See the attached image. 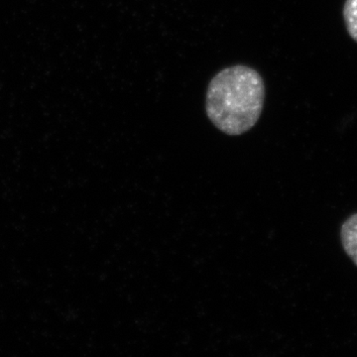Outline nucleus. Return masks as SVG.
Wrapping results in <instances>:
<instances>
[{"label":"nucleus","instance_id":"1","mask_svg":"<svg viewBox=\"0 0 357 357\" xmlns=\"http://www.w3.org/2000/svg\"><path fill=\"white\" fill-rule=\"evenodd\" d=\"M265 100V84L257 70L243 65L227 68L211 79L206 114L229 135H241L257 123Z\"/></svg>","mask_w":357,"mask_h":357},{"label":"nucleus","instance_id":"2","mask_svg":"<svg viewBox=\"0 0 357 357\" xmlns=\"http://www.w3.org/2000/svg\"><path fill=\"white\" fill-rule=\"evenodd\" d=\"M340 241L344 252L357 266V213L351 215L342 223Z\"/></svg>","mask_w":357,"mask_h":357},{"label":"nucleus","instance_id":"3","mask_svg":"<svg viewBox=\"0 0 357 357\" xmlns=\"http://www.w3.org/2000/svg\"><path fill=\"white\" fill-rule=\"evenodd\" d=\"M342 14L347 33L357 43V0H345Z\"/></svg>","mask_w":357,"mask_h":357}]
</instances>
